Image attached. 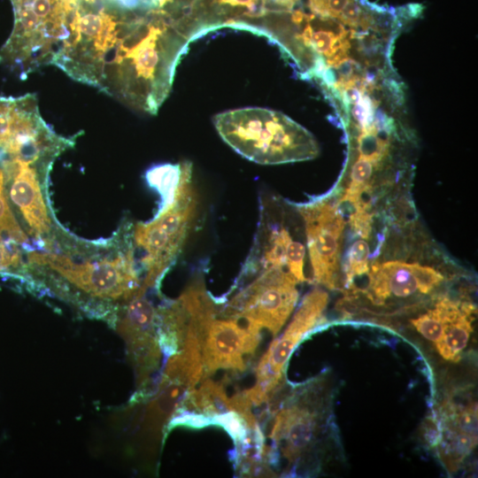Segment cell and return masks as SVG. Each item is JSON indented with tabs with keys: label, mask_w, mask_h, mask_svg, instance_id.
<instances>
[{
	"label": "cell",
	"mask_w": 478,
	"mask_h": 478,
	"mask_svg": "<svg viewBox=\"0 0 478 478\" xmlns=\"http://www.w3.org/2000/svg\"><path fill=\"white\" fill-rule=\"evenodd\" d=\"M197 200L192 184V164L187 168L173 202L134 229L135 246L143 253V289L158 285L179 256L196 217Z\"/></svg>",
	"instance_id": "cell-5"
},
{
	"label": "cell",
	"mask_w": 478,
	"mask_h": 478,
	"mask_svg": "<svg viewBox=\"0 0 478 478\" xmlns=\"http://www.w3.org/2000/svg\"><path fill=\"white\" fill-rule=\"evenodd\" d=\"M316 428L315 416L306 408L291 406L275 417L271 438L281 443V451L289 461L296 460L312 442Z\"/></svg>",
	"instance_id": "cell-13"
},
{
	"label": "cell",
	"mask_w": 478,
	"mask_h": 478,
	"mask_svg": "<svg viewBox=\"0 0 478 478\" xmlns=\"http://www.w3.org/2000/svg\"><path fill=\"white\" fill-rule=\"evenodd\" d=\"M190 36L152 12H130L120 22L86 84L124 104L156 114L168 96Z\"/></svg>",
	"instance_id": "cell-1"
},
{
	"label": "cell",
	"mask_w": 478,
	"mask_h": 478,
	"mask_svg": "<svg viewBox=\"0 0 478 478\" xmlns=\"http://www.w3.org/2000/svg\"><path fill=\"white\" fill-rule=\"evenodd\" d=\"M19 253L13 243H0V272L19 264Z\"/></svg>",
	"instance_id": "cell-24"
},
{
	"label": "cell",
	"mask_w": 478,
	"mask_h": 478,
	"mask_svg": "<svg viewBox=\"0 0 478 478\" xmlns=\"http://www.w3.org/2000/svg\"><path fill=\"white\" fill-rule=\"evenodd\" d=\"M369 246L365 240H357L349 251L346 281L350 285L355 276L367 274Z\"/></svg>",
	"instance_id": "cell-21"
},
{
	"label": "cell",
	"mask_w": 478,
	"mask_h": 478,
	"mask_svg": "<svg viewBox=\"0 0 478 478\" xmlns=\"http://www.w3.org/2000/svg\"><path fill=\"white\" fill-rule=\"evenodd\" d=\"M12 31L0 48V66L21 79L43 66L52 65L79 0H11Z\"/></svg>",
	"instance_id": "cell-3"
},
{
	"label": "cell",
	"mask_w": 478,
	"mask_h": 478,
	"mask_svg": "<svg viewBox=\"0 0 478 478\" xmlns=\"http://www.w3.org/2000/svg\"><path fill=\"white\" fill-rule=\"evenodd\" d=\"M443 280L436 269L417 263L389 261L374 264L369 274L367 294L375 304L391 297H407L419 291L428 294Z\"/></svg>",
	"instance_id": "cell-10"
},
{
	"label": "cell",
	"mask_w": 478,
	"mask_h": 478,
	"mask_svg": "<svg viewBox=\"0 0 478 478\" xmlns=\"http://www.w3.org/2000/svg\"><path fill=\"white\" fill-rule=\"evenodd\" d=\"M191 165L189 161L177 164H159L149 168L145 173V179L150 187L156 189L161 197L160 211L169 205L183 178L187 168Z\"/></svg>",
	"instance_id": "cell-15"
},
{
	"label": "cell",
	"mask_w": 478,
	"mask_h": 478,
	"mask_svg": "<svg viewBox=\"0 0 478 478\" xmlns=\"http://www.w3.org/2000/svg\"><path fill=\"white\" fill-rule=\"evenodd\" d=\"M297 279L288 271L271 268L235 296L221 311L228 319H239L276 335L294 310L298 292Z\"/></svg>",
	"instance_id": "cell-6"
},
{
	"label": "cell",
	"mask_w": 478,
	"mask_h": 478,
	"mask_svg": "<svg viewBox=\"0 0 478 478\" xmlns=\"http://www.w3.org/2000/svg\"><path fill=\"white\" fill-rule=\"evenodd\" d=\"M437 443L438 456L450 472H456L460 463L477 444V437L442 427Z\"/></svg>",
	"instance_id": "cell-17"
},
{
	"label": "cell",
	"mask_w": 478,
	"mask_h": 478,
	"mask_svg": "<svg viewBox=\"0 0 478 478\" xmlns=\"http://www.w3.org/2000/svg\"><path fill=\"white\" fill-rule=\"evenodd\" d=\"M259 332L258 328L245 321L241 324L238 319H213L202 344L203 376L220 368L244 370L243 355L254 352Z\"/></svg>",
	"instance_id": "cell-9"
},
{
	"label": "cell",
	"mask_w": 478,
	"mask_h": 478,
	"mask_svg": "<svg viewBox=\"0 0 478 478\" xmlns=\"http://www.w3.org/2000/svg\"><path fill=\"white\" fill-rule=\"evenodd\" d=\"M328 293L315 289L303 299L284 333L270 344L257 367L253 388L269 394L279 383L282 369L291 352L303 337L319 324L328 305Z\"/></svg>",
	"instance_id": "cell-8"
},
{
	"label": "cell",
	"mask_w": 478,
	"mask_h": 478,
	"mask_svg": "<svg viewBox=\"0 0 478 478\" xmlns=\"http://www.w3.org/2000/svg\"><path fill=\"white\" fill-rule=\"evenodd\" d=\"M211 424H213L211 416L196 412H181L171 422V426L186 425L196 428H204Z\"/></svg>",
	"instance_id": "cell-23"
},
{
	"label": "cell",
	"mask_w": 478,
	"mask_h": 478,
	"mask_svg": "<svg viewBox=\"0 0 478 478\" xmlns=\"http://www.w3.org/2000/svg\"><path fill=\"white\" fill-rule=\"evenodd\" d=\"M213 424L222 426L231 436L235 443L241 442L247 434L245 421L235 412L229 411L212 416Z\"/></svg>",
	"instance_id": "cell-22"
},
{
	"label": "cell",
	"mask_w": 478,
	"mask_h": 478,
	"mask_svg": "<svg viewBox=\"0 0 478 478\" xmlns=\"http://www.w3.org/2000/svg\"><path fill=\"white\" fill-rule=\"evenodd\" d=\"M411 322L420 335L436 343L442 336L445 324L441 301L436 303L434 309L412 320Z\"/></svg>",
	"instance_id": "cell-20"
},
{
	"label": "cell",
	"mask_w": 478,
	"mask_h": 478,
	"mask_svg": "<svg viewBox=\"0 0 478 478\" xmlns=\"http://www.w3.org/2000/svg\"><path fill=\"white\" fill-rule=\"evenodd\" d=\"M29 263L47 267L82 296L101 303H128L143 296L132 242L112 258L73 261L65 255L31 252Z\"/></svg>",
	"instance_id": "cell-4"
},
{
	"label": "cell",
	"mask_w": 478,
	"mask_h": 478,
	"mask_svg": "<svg viewBox=\"0 0 478 478\" xmlns=\"http://www.w3.org/2000/svg\"><path fill=\"white\" fill-rule=\"evenodd\" d=\"M266 15V0H197L187 31L194 41L221 27L246 30Z\"/></svg>",
	"instance_id": "cell-12"
},
{
	"label": "cell",
	"mask_w": 478,
	"mask_h": 478,
	"mask_svg": "<svg viewBox=\"0 0 478 478\" xmlns=\"http://www.w3.org/2000/svg\"><path fill=\"white\" fill-rule=\"evenodd\" d=\"M443 308L444 328L435 344L444 359L458 362L473 332L474 307L470 304L460 305L449 298H443Z\"/></svg>",
	"instance_id": "cell-14"
},
{
	"label": "cell",
	"mask_w": 478,
	"mask_h": 478,
	"mask_svg": "<svg viewBox=\"0 0 478 478\" xmlns=\"http://www.w3.org/2000/svg\"><path fill=\"white\" fill-rule=\"evenodd\" d=\"M197 0H143V9L164 15L187 32V22Z\"/></svg>",
	"instance_id": "cell-18"
},
{
	"label": "cell",
	"mask_w": 478,
	"mask_h": 478,
	"mask_svg": "<svg viewBox=\"0 0 478 478\" xmlns=\"http://www.w3.org/2000/svg\"><path fill=\"white\" fill-rule=\"evenodd\" d=\"M4 172L0 167V243H25L28 238L11 212L4 194Z\"/></svg>",
	"instance_id": "cell-19"
},
{
	"label": "cell",
	"mask_w": 478,
	"mask_h": 478,
	"mask_svg": "<svg viewBox=\"0 0 478 478\" xmlns=\"http://www.w3.org/2000/svg\"><path fill=\"white\" fill-rule=\"evenodd\" d=\"M213 124L225 143L253 162L275 165L318 155L312 134L287 115L261 107L220 112Z\"/></svg>",
	"instance_id": "cell-2"
},
{
	"label": "cell",
	"mask_w": 478,
	"mask_h": 478,
	"mask_svg": "<svg viewBox=\"0 0 478 478\" xmlns=\"http://www.w3.org/2000/svg\"><path fill=\"white\" fill-rule=\"evenodd\" d=\"M298 212L305 221L314 280L336 289L344 218L336 204L324 200L300 205Z\"/></svg>",
	"instance_id": "cell-7"
},
{
	"label": "cell",
	"mask_w": 478,
	"mask_h": 478,
	"mask_svg": "<svg viewBox=\"0 0 478 478\" xmlns=\"http://www.w3.org/2000/svg\"><path fill=\"white\" fill-rule=\"evenodd\" d=\"M183 405L211 417L231 411L222 384L211 380L204 381L198 389L189 391Z\"/></svg>",
	"instance_id": "cell-16"
},
{
	"label": "cell",
	"mask_w": 478,
	"mask_h": 478,
	"mask_svg": "<svg viewBox=\"0 0 478 478\" xmlns=\"http://www.w3.org/2000/svg\"><path fill=\"white\" fill-rule=\"evenodd\" d=\"M36 163L19 158L2 160L6 181H11L10 197L36 237L51 229V220L41 190Z\"/></svg>",
	"instance_id": "cell-11"
}]
</instances>
